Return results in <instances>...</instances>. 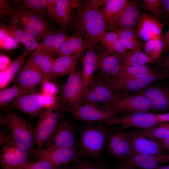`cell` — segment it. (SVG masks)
Listing matches in <instances>:
<instances>
[{
	"instance_id": "d590c367",
	"label": "cell",
	"mask_w": 169,
	"mask_h": 169,
	"mask_svg": "<svg viewBox=\"0 0 169 169\" xmlns=\"http://www.w3.org/2000/svg\"><path fill=\"white\" fill-rule=\"evenodd\" d=\"M137 131L142 135L157 140L163 139L169 137V123H160L151 129Z\"/></svg>"
},
{
	"instance_id": "277c9868",
	"label": "cell",
	"mask_w": 169,
	"mask_h": 169,
	"mask_svg": "<svg viewBox=\"0 0 169 169\" xmlns=\"http://www.w3.org/2000/svg\"><path fill=\"white\" fill-rule=\"evenodd\" d=\"M104 126H89L82 131L78 142L81 153L86 156L99 157L104 152L109 136Z\"/></svg>"
},
{
	"instance_id": "03108f58",
	"label": "cell",
	"mask_w": 169,
	"mask_h": 169,
	"mask_svg": "<svg viewBox=\"0 0 169 169\" xmlns=\"http://www.w3.org/2000/svg\"><path fill=\"white\" fill-rule=\"evenodd\" d=\"M169 79V77H168Z\"/></svg>"
},
{
	"instance_id": "bcb514c9",
	"label": "cell",
	"mask_w": 169,
	"mask_h": 169,
	"mask_svg": "<svg viewBox=\"0 0 169 169\" xmlns=\"http://www.w3.org/2000/svg\"><path fill=\"white\" fill-rule=\"evenodd\" d=\"M56 0H46V12L51 21L57 22Z\"/></svg>"
},
{
	"instance_id": "5bb4252c",
	"label": "cell",
	"mask_w": 169,
	"mask_h": 169,
	"mask_svg": "<svg viewBox=\"0 0 169 169\" xmlns=\"http://www.w3.org/2000/svg\"><path fill=\"white\" fill-rule=\"evenodd\" d=\"M73 117L77 119L89 122L99 121L105 123L117 117L116 113L111 108L105 107L102 109L90 104H83L74 109Z\"/></svg>"
},
{
	"instance_id": "b9f144b4",
	"label": "cell",
	"mask_w": 169,
	"mask_h": 169,
	"mask_svg": "<svg viewBox=\"0 0 169 169\" xmlns=\"http://www.w3.org/2000/svg\"><path fill=\"white\" fill-rule=\"evenodd\" d=\"M20 43L15 38L8 34L4 38L0 40V50L7 51L13 50L18 48Z\"/></svg>"
},
{
	"instance_id": "8992f818",
	"label": "cell",
	"mask_w": 169,
	"mask_h": 169,
	"mask_svg": "<svg viewBox=\"0 0 169 169\" xmlns=\"http://www.w3.org/2000/svg\"><path fill=\"white\" fill-rule=\"evenodd\" d=\"M168 77L161 70L148 76L136 79H122L113 77L107 78L104 82L117 93L128 94L137 92L155 82Z\"/></svg>"
},
{
	"instance_id": "ffe728a7",
	"label": "cell",
	"mask_w": 169,
	"mask_h": 169,
	"mask_svg": "<svg viewBox=\"0 0 169 169\" xmlns=\"http://www.w3.org/2000/svg\"><path fill=\"white\" fill-rule=\"evenodd\" d=\"M131 147L130 132H117L110 136L108 151L114 157L122 161L126 159L129 156Z\"/></svg>"
},
{
	"instance_id": "83f0119b",
	"label": "cell",
	"mask_w": 169,
	"mask_h": 169,
	"mask_svg": "<svg viewBox=\"0 0 169 169\" xmlns=\"http://www.w3.org/2000/svg\"><path fill=\"white\" fill-rule=\"evenodd\" d=\"M28 59L42 71L44 81L54 78L53 69L54 59L49 54L37 49Z\"/></svg>"
},
{
	"instance_id": "8fae6325",
	"label": "cell",
	"mask_w": 169,
	"mask_h": 169,
	"mask_svg": "<svg viewBox=\"0 0 169 169\" xmlns=\"http://www.w3.org/2000/svg\"><path fill=\"white\" fill-rule=\"evenodd\" d=\"M3 146L0 156L1 169H18L29 161L30 154L18 147L10 136Z\"/></svg>"
},
{
	"instance_id": "680465c9",
	"label": "cell",
	"mask_w": 169,
	"mask_h": 169,
	"mask_svg": "<svg viewBox=\"0 0 169 169\" xmlns=\"http://www.w3.org/2000/svg\"><path fill=\"white\" fill-rule=\"evenodd\" d=\"M106 0H90L92 4L95 7L98 8L99 7L105 5Z\"/></svg>"
},
{
	"instance_id": "91938a15",
	"label": "cell",
	"mask_w": 169,
	"mask_h": 169,
	"mask_svg": "<svg viewBox=\"0 0 169 169\" xmlns=\"http://www.w3.org/2000/svg\"><path fill=\"white\" fill-rule=\"evenodd\" d=\"M162 144L169 154V137L164 139L158 140Z\"/></svg>"
},
{
	"instance_id": "6da1fadb",
	"label": "cell",
	"mask_w": 169,
	"mask_h": 169,
	"mask_svg": "<svg viewBox=\"0 0 169 169\" xmlns=\"http://www.w3.org/2000/svg\"><path fill=\"white\" fill-rule=\"evenodd\" d=\"M73 25L75 34L81 37L90 47L95 44L106 33L107 28L100 9L90 0H78Z\"/></svg>"
},
{
	"instance_id": "7a4b0ae2",
	"label": "cell",
	"mask_w": 169,
	"mask_h": 169,
	"mask_svg": "<svg viewBox=\"0 0 169 169\" xmlns=\"http://www.w3.org/2000/svg\"><path fill=\"white\" fill-rule=\"evenodd\" d=\"M5 23L15 27L30 36L38 42L42 40L49 30V25L44 14L23 10H15Z\"/></svg>"
},
{
	"instance_id": "1f68e13d",
	"label": "cell",
	"mask_w": 169,
	"mask_h": 169,
	"mask_svg": "<svg viewBox=\"0 0 169 169\" xmlns=\"http://www.w3.org/2000/svg\"><path fill=\"white\" fill-rule=\"evenodd\" d=\"M157 71L146 65L135 67L121 66L117 73L112 77L122 79H136L148 76Z\"/></svg>"
},
{
	"instance_id": "d6a6232c",
	"label": "cell",
	"mask_w": 169,
	"mask_h": 169,
	"mask_svg": "<svg viewBox=\"0 0 169 169\" xmlns=\"http://www.w3.org/2000/svg\"><path fill=\"white\" fill-rule=\"evenodd\" d=\"M155 62L146 53L140 51L130 50L122 57L121 66L138 67L146 64L154 63Z\"/></svg>"
},
{
	"instance_id": "d4e9b609",
	"label": "cell",
	"mask_w": 169,
	"mask_h": 169,
	"mask_svg": "<svg viewBox=\"0 0 169 169\" xmlns=\"http://www.w3.org/2000/svg\"><path fill=\"white\" fill-rule=\"evenodd\" d=\"M95 46L94 45L88 48L83 59V69L81 72L85 95L88 87L91 83L93 74L97 69V54Z\"/></svg>"
},
{
	"instance_id": "ab89813d",
	"label": "cell",
	"mask_w": 169,
	"mask_h": 169,
	"mask_svg": "<svg viewBox=\"0 0 169 169\" xmlns=\"http://www.w3.org/2000/svg\"><path fill=\"white\" fill-rule=\"evenodd\" d=\"M68 37L66 32L62 29L56 31L52 51V57L54 59L59 57L62 46Z\"/></svg>"
},
{
	"instance_id": "74e56055",
	"label": "cell",
	"mask_w": 169,
	"mask_h": 169,
	"mask_svg": "<svg viewBox=\"0 0 169 169\" xmlns=\"http://www.w3.org/2000/svg\"><path fill=\"white\" fill-rule=\"evenodd\" d=\"M161 0H143L142 8L146 12L161 21L163 17L161 6Z\"/></svg>"
},
{
	"instance_id": "e0dca14e",
	"label": "cell",
	"mask_w": 169,
	"mask_h": 169,
	"mask_svg": "<svg viewBox=\"0 0 169 169\" xmlns=\"http://www.w3.org/2000/svg\"><path fill=\"white\" fill-rule=\"evenodd\" d=\"M141 13L137 1L128 0L115 21L113 31L137 29Z\"/></svg>"
},
{
	"instance_id": "f6af8a7d",
	"label": "cell",
	"mask_w": 169,
	"mask_h": 169,
	"mask_svg": "<svg viewBox=\"0 0 169 169\" xmlns=\"http://www.w3.org/2000/svg\"><path fill=\"white\" fill-rule=\"evenodd\" d=\"M41 83L42 94L55 96L58 93V89L57 86L49 80L44 81Z\"/></svg>"
},
{
	"instance_id": "e575fe53",
	"label": "cell",
	"mask_w": 169,
	"mask_h": 169,
	"mask_svg": "<svg viewBox=\"0 0 169 169\" xmlns=\"http://www.w3.org/2000/svg\"><path fill=\"white\" fill-rule=\"evenodd\" d=\"M33 90H28L15 84L6 89L1 90L0 91V105L1 107L7 105L14 99H17L20 96Z\"/></svg>"
},
{
	"instance_id": "2e32d148",
	"label": "cell",
	"mask_w": 169,
	"mask_h": 169,
	"mask_svg": "<svg viewBox=\"0 0 169 169\" xmlns=\"http://www.w3.org/2000/svg\"><path fill=\"white\" fill-rule=\"evenodd\" d=\"M74 128L69 122L64 121L59 124L42 148H74Z\"/></svg>"
},
{
	"instance_id": "681fc988",
	"label": "cell",
	"mask_w": 169,
	"mask_h": 169,
	"mask_svg": "<svg viewBox=\"0 0 169 169\" xmlns=\"http://www.w3.org/2000/svg\"><path fill=\"white\" fill-rule=\"evenodd\" d=\"M119 39L127 50L140 51L141 45L139 40H127L119 38Z\"/></svg>"
},
{
	"instance_id": "52a82bcc",
	"label": "cell",
	"mask_w": 169,
	"mask_h": 169,
	"mask_svg": "<svg viewBox=\"0 0 169 169\" xmlns=\"http://www.w3.org/2000/svg\"><path fill=\"white\" fill-rule=\"evenodd\" d=\"M69 74L62 88L61 98L64 103L74 109L82 105L85 93L80 70L75 67Z\"/></svg>"
},
{
	"instance_id": "e7e4bbea",
	"label": "cell",
	"mask_w": 169,
	"mask_h": 169,
	"mask_svg": "<svg viewBox=\"0 0 169 169\" xmlns=\"http://www.w3.org/2000/svg\"><path fill=\"white\" fill-rule=\"evenodd\" d=\"M56 169H67L64 166H60Z\"/></svg>"
},
{
	"instance_id": "6f0895ef",
	"label": "cell",
	"mask_w": 169,
	"mask_h": 169,
	"mask_svg": "<svg viewBox=\"0 0 169 169\" xmlns=\"http://www.w3.org/2000/svg\"><path fill=\"white\" fill-rule=\"evenodd\" d=\"M156 115L159 123L169 122V113L156 114Z\"/></svg>"
},
{
	"instance_id": "ba28073f",
	"label": "cell",
	"mask_w": 169,
	"mask_h": 169,
	"mask_svg": "<svg viewBox=\"0 0 169 169\" xmlns=\"http://www.w3.org/2000/svg\"><path fill=\"white\" fill-rule=\"evenodd\" d=\"M130 132L131 147L129 157L139 154L162 156L168 154L158 140L142 135L137 131Z\"/></svg>"
},
{
	"instance_id": "f546056e",
	"label": "cell",
	"mask_w": 169,
	"mask_h": 169,
	"mask_svg": "<svg viewBox=\"0 0 169 169\" xmlns=\"http://www.w3.org/2000/svg\"><path fill=\"white\" fill-rule=\"evenodd\" d=\"M79 58L76 55H70L54 59L53 69L54 78L69 74L75 67Z\"/></svg>"
},
{
	"instance_id": "7c38bea8",
	"label": "cell",
	"mask_w": 169,
	"mask_h": 169,
	"mask_svg": "<svg viewBox=\"0 0 169 169\" xmlns=\"http://www.w3.org/2000/svg\"><path fill=\"white\" fill-rule=\"evenodd\" d=\"M128 94L117 93L104 81L97 83L87 90L82 104H90L95 105H103L110 107L116 100Z\"/></svg>"
},
{
	"instance_id": "4fadbf2b",
	"label": "cell",
	"mask_w": 169,
	"mask_h": 169,
	"mask_svg": "<svg viewBox=\"0 0 169 169\" xmlns=\"http://www.w3.org/2000/svg\"><path fill=\"white\" fill-rule=\"evenodd\" d=\"M116 113H130L150 112L154 109L151 103L145 96L138 94L125 95L120 98L110 106Z\"/></svg>"
},
{
	"instance_id": "ee69618b",
	"label": "cell",
	"mask_w": 169,
	"mask_h": 169,
	"mask_svg": "<svg viewBox=\"0 0 169 169\" xmlns=\"http://www.w3.org/2000/svg\"><path fill=\"white\" fill-rule=\"evenodd\" d=\"M119 38L127 40H139L137 29H126L116 31Z\"/></svg>"
},
{
	"instance_id": "9f6ffc18",
	"label": "cell",
	"mask_w": 169,
	"mask_h": 169,
	"mask_svg": "<svg viewBox=\"0 0 169 169\" xmlns=\"http://www.w3.org/2000/svg\"><path fill=\"white\" fill-rule=\"evenodd\" d=\"M162 40L164 43V51L169 52V28L167 31L162 36Z\"/></svg>"
},
{
	"instance_id": "6125c7cd",
	"label": "cell",
	"mask_w": 169,
	"mask_h": 169,
	"mask_svg": "<svg viewBox=\"0 0 169 169\" xmlns=\"http://www.w3.org/2000/svg\"><path fill=\"white\" fill-rule=\"evenodd\" d=\"M155 169H169V165L163 166L162 164H161Z\"/></svg>"
},
{
	"instance_id": "c3c4849f",
	"label": "cell",
	"mask_w": 169,
	"mask_h": 169,
	"mask_svg": "<svg viewBox=\"0 0 169 169\" xmlns=\"http://www.w3.org/2000/svg\"><path fill=\"white\" fill-rule=\"evenodd\" d=\"M107 50L122 57L127 52V50L119 38L109 49Z\"/></svg>"
},
{
	"instance_id": "f35d334b",
	"label": "cell",
	"mask_w": 169,
	"mask_h": 169,
	"mask_svg": "<svg viewBox=\"0 0 169 169\" xmlns=\"http://www.w3.org/2000/svg\"><path fill=\"white\" fill-rule=\"evenodd\" d=\"M56 31L49 30L44 36L39 44L38 49L46 52L52 57L54 41Z\"/></svg>"
},
{
	"instance_id": "5b68a950",
	"label": "cell",
	"mask_w": 169,
	"mask_h": 169,
	"mask_svg": "<svg viewBox=\"0 0 169 169\" xmlns=\"http://www.w3.org/2000/svg\"><path fill=\"white\" fill-rule=\"evenodd\" d=\"M60 116L58 103L44 110L42 113L35 129L34 137L36 147L41 149L53 134L58 125Z\"/></svg>"
},
{
	"instance_id": "f5cc1de1",
	"label": "cell",
	"mask_w": 169,
	"mask_h": 169,
	"mask_svg": "<svg viewBox=\"0 0 169 169\" xmlns=\"http://www.w3.org/2000/svg\"><path fill=\"white\" fill-rule=\"evenodd\" d=\"M12 61L8 56L3 54L0 56V72L6 70L9 66Z\"/></svg>"
},
{
	"instance_id": "8d00e7d4",
	"label": "cell",
	"mask_w": 169,
	"mask_h": 169,
	"mask_svg": "<svg viewBox=\"0 0 169 169\" xmlns=\"http://www.w3.org/2000/svg\"><path fill=\"white\" fill-rule=\"evenodd\" d=\"M164 43L162 38L152 39L145 43L146 54L156 61H158L164 51Z\"/></svg>"
},
{
	"instance_id": "d6986e66",
	"label": "cell",
	"mask_w": 169,
	"mask_h": 169,
	"mask_svg": "<svg viewBox=\"0 0 169 169\" xmlns=\"http://www.w3.org/2000/svg\"><path fill=\"white\" fill-rule=\"evenodd\" d=\"M44 79L42 71L28 59L23 65L15 80L16 84L32 90Z\"/></svg>"
},
{
	"instance_id": "9a60e30c",
	"label": "cell",
	"mask_w": 169,
	"mask_h": 169,
	"mask_svg": "<svg viewBox=\"0 0 169 169\" xmlns=\"http://www.w3.org/2000/svg\"><path fill=\"white\" fill-rule=\"evenodd\" d=\"M133 94L143 95L151 103L154 110L169 109V85L151 84Z\"/></svg>"
},
{
	"instance_id": "11a10c76",
	"label": "cell",
	"mask_w": 169,
	"mask_h": 169,
	"mask_svg": "<svg viewBox=\"0 0 169 169\" xmlns=\"http://www.w3.org/2000/svg\"><path fill=\"white\" fill-rule=\"evenodd\" d=\"M161 6L163 16L169 19V0H161Z\"/></svg>"
},
{
	"instance_id": "7402d4cb",
	"label": "cell",
	"mask_w": 169,
	"mask_h": 169,
	"mask_svg": "<svg viewBox=\"0 0 169 169\" xmlns=\"http://www.w3.org/2000/svg\"><path fill=\"white\" fill-rule=\"evenodd\" d=\"M122 161L123 164L135 169H155L162 163L169 162V154L162 156L139 154Z\"/></svg>"
},
{
	"instance_id": "be15d7a7",
	"label": "cell",
	"mask_w": 169,
	"mask_h": 169,
	"mask_svg": "<svg viewBox=\"0 0 169 169\" xmlns=\"http://www.w3.org/2000/svg\"><path fill=\"white\" fill-rule=\"evenodd\" d=\"M100 169H108L102 163H101L99 164Z\"/></svg>"
},
{
	"instance_id": "30bf717a",
	"label": "cell",
	"mask_w": 169,
	"mask_h": 169,
	"mask_svg": "<svg viewBox=\"0 0 169 169\" xmlns=\"http://www.w3.org/2000/svg\"><path fill=\"white\" fill-rule=\"evenodd\" d=\"M159 123L155 113L150 112H137L126 114L121 118L116 117L105 123V127L119 124L122 129L135 127L147 130Z\"/></svg>"
},
{
	"instance_id": "4dcf8cb0",
	"label": "cell",
	"mask_w": 169,
	"mask_h": 169,
	"mask_svg": "<svg viewBox=\"0 0 169 169\" xmlns=\"http://www.w3.org/2000/svg\"><path fill=\"white\" fill-rule=\"evenodd\" d=\"M0 28L18 40L25 48L33 52L38 47L39 44L33 38L21 30L5 23H1Z\"/></svg>"
},
{
	"instance_id": "44dd1931",
	"label": "cell",
	"mask_w": 169,
	"mask_h": 169,
	"mask_svg": "<svg viewBox=\"0 0 169 169\" xmlns=\"http://www.w3.org/2000/svg\"><path fill=\"white\" fill-rule=\"evenodd\" d=\"M12 107L31 116H36L45 110L42 102V94L33 91L16 100Z\"/></svg>"
},
{
	"instance_id": "484cf974",
	"label": "cell",
	"mask_w": 169,
	"mask_h": 169,
	"mask_svg": "<svg viewBox=\"0 0 169 169\" xmlns=\"http://www.w3.org/2000/svg\"><path fill=\"white\" fill-rule=\"evenodd\" d=\"M78 1L56 0L57 22L63 28H69L73 25L74 17L72 11L74 8H76Z\"/></svg>"
},
{
	"instance_id": "7dc6e473",
	"label": "cell",
	"mask_w": 169,
	"mask_h": 169,
	"mask_svg": "<svg viewBox=\"0 0 169 169\" xmlns=\"http://www.w3.org/2000/svg\"><path fill=\"white\" fill-rule=\"evenodd\" d=\"M14 9L9 2L6 0H0V17L4 19L8 17L13 12Z\"/></svg>"
},
{
	"instance_id": "816d5d0a",
	"label": "cell",
	"mask_w": 169,
	"mask_h": 169,
	"mask_svg": "<svg viewBox=\"0 0 169 169\" xmlns=\"http://www.w3.org/2000/svg\"><path fill=\"white\" fill-rule=\"evenodd\" d=\"M158 61L162 69L161 70L168 76L169 75V52L166 55L161 56Z\"/></svg>"
},
{
	"instance_id": "94428289",
	"label": "cell",
	"mask_w": 169,
	"mask_h": 169,
	"mask_svg": "<svg viewBox=\"0 0 169 169\" xmlns=\"http://www.w3.org/2000/svg\"><path fill=\"white\" fill-rule=\"evenodd\" d=\"M118 169H135V168L130 166H126L122 164L118 168Z\"/></svg>"
},
{
	"instance_id": "7bdbcfd3",
	"label": "cell",
	"mask_w": 169,
	"mask_h": 169,
	"mask_svg": "<svg viewBox=\"0 0 169 169\" xmlns=\"http://www.w3.org/2000/svg\"><path fill=\"white\" fill-rule=\"evenodd\" d=\"M119 38L116 32L111 31L106 33L100 41L103 46L106 50H108Z\"/></svg>"
},
{
	"instance_id": "db71d44e",
	"label": "cell",
	"mask_w": 169,
	"mask_h": 169,
	"mask_svg": "<svg viewBox=\"0 0 169 169\" xmlns=\"http://www.w3.org/2000/svg\"><path fill=\"white\" fill-rule=\"evenodd\" d=\"M74 169H100L99 165L96 166L91 163L87 162H77Z\"/></svg>"
},
{
	"instance_id": "9c48e42d",
	"label": "cell",
	"mask_w": 169,
	"mask_h": 169,
	"mask_svg": "<svg viewBox=\"0 0 169 169\" xmlns=\"http://www.w3.org/2000/svg\"><path fill=\"white\" fill-rule=\"evenodd\" d=\"M31 156L37 161H49L59 166L79 161L75 147L42 148L38 150L33 149L31 153Z\"/></svg>"
},
{
	"instance_id": "f1b7e54d",
	"label": "cell",
	"mask_w": 169,
	"mask_h": 169,
	"mask_svg": "<svg viewBox=\"0 0 169 169\" xmlns=\"http://www.w3.org/2000/svg\"><path fill=\"white\" fill-rule=\"evenodd\" d=\"M89 47L81 37L75 34L68 36L62 46L59 56L74 55L80 58Z\"/></svg>"
},
{
	"instance_id": "836d02e7",
	"label": "cell",
	"mask_w": 169,
	"mask_h": 169,
	"mask_svg": "<svg viewBox=\"0 0 169 169\" xmlns=\"http://www.w3.org/2000/svg\"><path fill=\"white\" fill-rule=\"evenodd\" d=\"M11 5L15 10H23L44 14L46 12V0H14Z\"/></svg>"
},
{
	"instance_id": "4316f807",
	"label": "cell",
	"mask_w": 169,
	"mask_h": 169,
	"mask_svg": "<svg viewBox=\"0 0 169 169\" xmlns=\"http://www.w3.org/2000/svg\"><path fill=\"white\" fill-rule=\"evenodd\" d=\"M127 0H106L99 9L105 21L107 30L113 31L115 21L127 3Z\"/></svg>"
},
{
	"instance_id": "3957f363",
	"label": "cell",
	"mask_w": 169,
	"mask_h": 169,
	"mask_svg": "<svg viewBox=\"0 0 169 169\" xmlns=\"http://www.w3.org/2000/svg\"><path fill=\"white\" fill-rule=\"evenodd\" d=\"M2 122L8 127L10 136L15 144L31 155L35 144V128L28 121L12 111L8 113Z\"/></svg>"
},
{
	"instance_id": "cb8c5ba5",
	"label": "cell",
	"mask_w": 169,
	"mask_h": 169,
	"mask_svg": "<svg viewBox=\"0 0 169 169\" xmlns=\"http://www.w3.org/2000/svg\"><path fill=\"white\" fill-rule=\"evenodd\" d=\"M33 52L25 48L21 54L12 62L5 71L0 72V88L3 89L15 79L28 57Z\"/></svg>"
},
{
	"instance_id": "60d3db41",
	"label": "cell",
	"mask_w": 169,
	"mask_h": 169,
	"mask_svg": "<svg viewBox=\"0 0 169 169\" xmlns=\"http://www.w3.org/2000/svg\"><path fill=\"white\" fill-rule=\"evenodd\" d=\"M59 167L49 161H29L20 166L18 169H56Z\"/></svg>"
},
{
	"instance_id": "f907efd6",
	"label": "cell",
	"mask_w": 169,
	"mask_h": 169,
	"mask_svg": "<svg viewBox=\"0 0 169 169\" xmlns=\"http://www.w3.org/2000/svg\"><path fill=\"white\" fill-rule=\"evenodd\" d=\"M42 100L45 109L53 106L58 103L55 96L42 94Z\"/></svg>"
},
{
	"instance_id": "ac0fdd59",
	"label": "cell",
	"mask_w": 169,
	"mask_h": 169,
	"mask_svg": "<svg viewBox=\"0 0 169 169\" xmlns=\"http://www.w3.org/2000/svg\"><path fill=\"white\" fill-rule=\"evenodd\" d=\"M164 22H162L146 12H141L137 27L138 36L145 43L162 38Z\"/></svg>"
},
{
	"instance_id": "603a6c76",
	"label": "cell",
	"mask_w": 169,
	"mask_h": 169,
	"mask_svg": "<svg viewBox=\"0 0 169 169\" xmlns=\"http://www.w3.org/2000/svg\"><path fill=\"white\" fill-rule=\"evenodd\" d=\"M122 57L106 49L97 54V68L107 76H115L119 71Z\"/></svg>"
}]
</instances>
